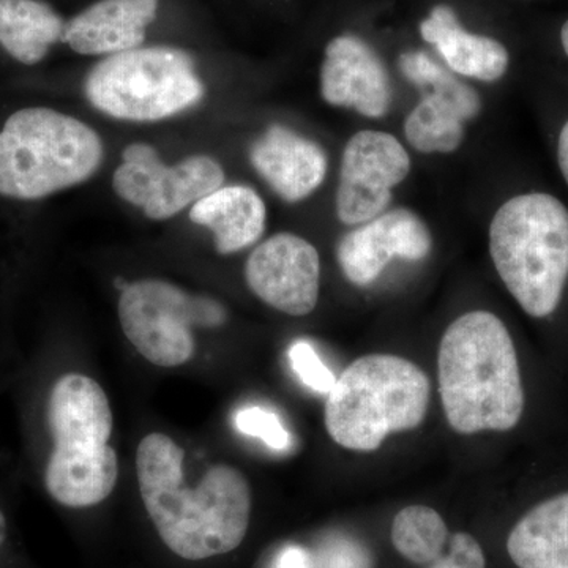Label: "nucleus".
Returning a JSON list of instances; mask_svg holds the SVG:
<instances>
[{"mask_svg": "<svg viewBox=\"0 0 568 568\" xmlns=\"http://www.w3.org/2000/svg\"><path fill=\"white\" fill-rule=\"evenodd\" d=\"M67 22L41 0H0V44L11 58L36 65L62 41Z\"/></svg>", "mask_w": 568, "mask_h": 568, "instance_id": "obj_20", "label": "nucleus"}, {"mask_svg": "<svg viewBox=\"0 0 568 568\" xmlns=\"http://www.w3.org/2000/svg\"><path fill=\"white\" fill-rule=\"evenodd\" d=\"M84 93L111 118L155 122L200 103L204 84L185 51L151 47L108 55L89 71Z\"/></svg>", "mask_w": 568, "mask_h": 568, "instance_id": "obj_6", "label": "nucleus"}, {"mask_svg": "<svg viewBox=\"0 0 568 568\" xmlns=\"http://www.w3.org/2000/svg\"><path fill=\"white\" fill-rule=\"evenodd\" d=\"M235 426L242 435L257 437L275 452L291 447V435L276 414L260 406L244 407L235 416Z\"/></svg>", "mask_w": 568, "mask_h": 568, "instance_id": "obj_22", "label": "nucleus"}, {"mask_svg": "<svg viewBox=\"0 0 568 568\" xmlns=\"http://www.w3.org/2000/svg\"><path fill=\"white\" fill-rule=\"evenodd\" d=\"M190 220L212 231L216 252L233 254L263 237L267 211L263 197L253 189L230 185L194 203Z\"/></svg>", "mask_w": 568, "mask_h": 568, "instance_id": "obj_18", "label": "nucleus"}, {"mask_svg": "<svg viewBox=\"0 0 568 568\" xmlns=\"http://www.w3.org/2000/svg\"><path fill=\"white\" fill-rule=\"evenodd\" d=\"M444 414L458 435L510 432L525 413L517 347L495 313L470 312L448 325L437 354Z\"/></svg>", "mask_w": 568, "mask_h": 568, "instance_id": "obj_2", "label": "nucleus"}, {"mask_svg": "<svg viewBox=\"0 0 568 568\" xmlns=\"http://www.w3.org/2000/svg\"><path fill=\"white\" fill-rule=\"evenodd\" d=\"M250 160L256 173L287 203L315 193L327 174V155L317 142L274 125L253 142Z\"/></svg>", "mask_w": 568, "mask_h": 568, "instance_id": "obj_15", "label": "nucleus"}, {"mask_svg": "<svg viewBox=\"0 0 568 568\" xmlns=\"http://www.w3.org/2000/svg\"><path fill=\"white\" fill-rule=\"evenodd\" d=\"M321 93L332 106L381 119L392 104V84L386 65L361 37L339 36L325 48L321 67Z\"/></svg>", "mask_w": 568, "mask_h": 568, "instance_id": "obj_14", "label": "nucleus"}, {"mask_svg": "<svg viewBox=\"0 0 568 568\" xmlns=\"http://www.w3.org/2000/svg\"><path fill=\"white\" fill-rule=\"evenodd\" d=\"M185 452L151 433L136 452L138 485L156 532L174 555L203 560L241 547L252 518V489L241 470L213 466L201 484H183Z\"/></svg>", "mask_w": 568, "mask_h": 568, "instance_id": "obj_1", "label": "nucleus"}, {"mask_svg": "<svg viewBox=\"0 0 568 568\" xmlns=\"http://www.w3.org/2000/svg\"><path fill=\"white\" fill-rule=\"evenodd\" d=\"M7 537V521L6 517H3L2 511H0V545L3 544Z\"/></svg>", "mask_w": 568, "mask_h": 568, "instance_id": "obj_29", "label": "nucleus"}, {"mask_svg": "<svg viewBox=\"0 0 568 568\" xmlns=\"http://www.w3.org/2000/svg\"><path fill=\"white\" fill-rule=\"evenodd\" d=\"M555 156L560 178L566 182L568 189V112L566 118L559 122L555 132Z\"/></svg>", "mask_w": 568, "mask_h": 568, "instance_id": "obj_26", "label": "nucleus"}, {"mask_svg": "<svg viewBox=\"0 0 568 568\" xmlns=\"http://www.w3.org/2000/svg\"><path fill=\"white\" fill-rule=\"evenodd\" d=\"M103 142L84 122L28 108L10 115L0 132V194L40 200L80 185L99 171Z\"/></svg>", "mask_w": 568, "mask_h": 568, "instance_id": "obj_5", "label": "nucleus"}, {"mask_svg": "<svg viewBox=\"0 0 568 568\" xmlns=\"http://www.w3.org/2000/svg\"><path fill=\"white\" fill-rule=\"evenodd\" d=\"M518 568H568V491L530 508L507 538Z\"/></svg>", "mask_w": 568, "mask_h": 568, "instance_id": "obj_19", "label": "nucleus"}, {"mask_svg": "<svg viewBox=\"0 0 568 568\" xmlns=\"http://www.w3.org/2000/svg\"><path fill=\"white\" fill-rule=\"evenodd\" d=\"M390 537L403 558L417 566H428L443 555L450 534L435 508L409 506L396 514Z\"/></svg>", "mask_w": 568, "mask_h": 568, "instance_id": "obj_21", "label": "nucleus"}, {"mask_svg": "<svg viewBox=\"0 0 568 568\" xmlns=\"http://www.w3.org/2000/svg\"><path fill=\"white\" fill-rule=\"evenodd\" d=\"M399 70L407 81L429 91L407 115V142L420 153L458 151L465 141V123L480 114V95L425 52L403 54Z\"/></svg>", "mask_w": 568, "mask_h": 568, "instance_id": "obj_9", "label": "nucleus"}, {"mask_svg": "<svg viewBox=\"0 0 568 568\" xmlns=\"http://www.w3.org/2000/svg\"><path fill=\"white\" fill-rule=\"evenodd\" d=\"M559 43L560 50H562L564 55H566V59L568 61V20L564 22L562 26H560Z\"/></svg>", "mask_w": 568, "mask_h": 568, "instance_id": "obj_28", "label": "nucleus"}, {"mask_svg": "<svg viewBox=\"0 0 568 568\" xmlns=\"http://www.w3.org/2000/svg\"><path fill=\"white\" fill-rule=\"evenodd\" d=\"M426 568H487L484 549L466 532L448 537L447 549Z\"/></svg>", "mask_w": 568, "mask_h": 568, "instance_id": "obj_24", "label": "nucleus"}, {"mask_svg": "<svg viewBox=\"0 0 568 568\" xmlns=\"http://www.w3.org/2000/svg\"><path fill=\"white\" fill-rule=\"evenodd\" d=\"M429 396L428 376L414 362L399 355H364L328 392L325 429L339 447L375 452L387 436L424 424Z\"/></svg>", "mask_w": 568, "mask_h": 568, "instance_id": "obj_4", "label": "nucleus"}, {"mask_svg": "<svg viewBox=\"0 0 568 568\" xmlns=\"http://www.w3.org/2000/svg\"><path fill=\"white\" fill-rule=\"evenodd\" d=\"M159 10V0H99L67 22L63 43L84 55L136 50Z\"/></svg>", "mask_w": 568, "mask_h": 568, "instance_id": "obj_16", "label": "nucleus"}, {"mask_svg": "<svg viewBox=\"0 0 568 568\" xmlns=\"http://www.w3.org/2000/svg\"><path fill=\"white\" fill-rule=\"evenodd\" d=\"M245 278L252 293L272 308L310 315L320 301V253L301 235H272L250 254Z\"/></svg>", "mask_w": 568, "mask_h": 568, "instance_id": "obj_12", "label": "nucleus"}, {"mask_svg": "<svg viewBox=\"0 0 568 568\" xmlns=\"http://www.w3.org/2000/svg\"><path fill=\"white\" fill-rule=\"evenodd\" d=\"M432 248V233L424 220L409 209H395L343 235L336 246V260L347 282L368 286L395 257L422 261Z\"/></svg>", "mask_w": 568, "mask_h": 568, "instance_id": "obj_13", "label": "nucleus"}, {"mask_svg": "<svg viewBox=\"0 0 568 568\" xmlns=\"http://www.w3.org/2000/svg\"><path fill=\"white\" fill-rule=\"evenodd\" d=\"M275 568H313L312 556L304 548L291 545L280 552Z\"/></svg>", "mask_w": 568, "mask_h": 568, "instance_id": "obj_27", "label": "nucleus"}, {"mask_svg": "<svg viewBox=\"0 0 568 568\" xmlns=\"http://www.w3.org/2000/svg\"><path fill=\"white\" fill-rule=\"evenodd\" d=\"M119 320L142 357L171 368L192 361L193 325L219 327L226 323V310L213 298L186 294L174 284L141 280L123 287Z\"/></svg>", "mask_w": 568, "mask_h": 568, "instance_id": "obj_7", "label": "nucleus"}, {"mask_svg": "<svg viewBox=\"0 0 568 568\" xmlns=\"http://www.w3.org/2000/svg\"><path fill=\"white\" fill-rule=\"evenodd\" d=\"M489 256L526 315L547 320L568 287V207L556 194L526 190L499 205L489 223Z\"/></svg>", "mask_w": 568, "mask_h": 568, "instance_id": "obj_3", "label": "nucleus"}, {"mask_svg": "<svg viewBox=\"0 0 568 568\" xmlns=\"http://www.w3.org/2000/svg\"><path fill=\"white\" fill-rule=\"evenodd\" d=\"M290 361L295 375L301 377L302 383L321 395H328L334 388L336 377L328 366L321 361L315 347L304 339H298L290 347Z\"/></svg>", "mask_w": 568, "mask_h": 568, "instance_id": "obj_23", "label": "nucleus"}, {"mask_svg": "<svg viewBox=\"0 0 568 568\" xmlns=\"http://www.w3.org/2000/svg\"><path fill=\"white\" fill-rule=\"evenodd\" d=\"M48 422L54 437L50 467L95 465L118 459L108 446L112 433L110 399L92 377L70 373L52 387Z\"/></svg>", "mask_w": 568, "mask_h": 568, "instance_id": "obj_11", "label": "nucleus"}, {"mask_svg": "<svg viewBox=\"0 0 568 568\" xmlns=\"http://www.w3.org/2000/svg\"><path fill=\"white\" fill-rule=\"evenodd\" d=\"M122 160L112 178L114 192L159 222L173 219L222 189L224 182L222 164L207 155L189 156L175 166H166L152 145L136 142L122 152Z\"/></svg>", "mask_w": 568, "mask_h": 568, "instance_id": "obj_8", "label": "nucleus"}, {"mask_svg": "<svg viewBox=\"0 0 568 568\" xmlns=\"http://www.w3.org/2000/svg\"><path fill=\"white\" fill-rule=\"evenodd\" d=\"M321 568H372L368 551L357 541L339 537L321 549Z\"/></svg>", "mask_w": 568, "mask_h": 568, "instance_id": "obj_25", "label": "nucleus"}, {"mask_svg": "<svg viewBox=\"0 0 568 568\" xmlns=\"http://www.w3.org/2000/svg\"><path fill=\"white\" fill-rule=\"evenodd\" d=\"M426 43L435 44L448 69L462 77L496 82L506 77L510 54L506 44L487 36H477L462 28L454 10L436 7L420 24Z\"/></svg>", "mask_w": 568, "mask_h": 568, "instance_id": "obj_17", "label": "nucleus"}, {"mask_svg": "<svg viewBox=\"0 0 568 568\" xmlns=\"http://www.w3.org/2000/svg\"><path fill=\"white\" fill-rule=\"evenodd\" d=\"M410 156L395 136L376 130L355 133L347 141L336 190V216L358 226L386 212L394 189L406 181Z\"/></svg>", "mask_w": 568, "mask_h": 568, "instance_id": "obj_10", "label": "nucleus"}]
</instances>
